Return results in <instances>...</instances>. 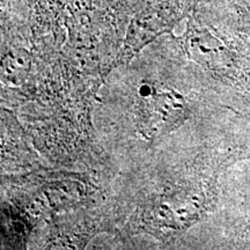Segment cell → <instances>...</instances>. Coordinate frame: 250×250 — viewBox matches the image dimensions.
<instances>
[{
	"label": "cell",
	"instance_id": "3",
	"mask_svg": "<svg viewBox=\"0 0 250 250\" xmlns=\"http://www.w3.org/2000/svg\"><path fill=\"white\" fill-rule=\"evenodd\" d=\"M30 66L31 57L26 50H9L2 59V79L13 85H19L26 79Z\"/></svg>",
	"mask_w": 250,
	"mask_h": 250
},
{
	"label": "cell",
	"instance_id": "1",
	"mask_svg": "<svg viewBox=\"0 0 250 250\" xmlns=\"http://www.w3.org/2000/svg\"><path fill=\"white\" fill-rule=\"evenodd\" d=\"M186 100L176 89L144 81L136 100L137 126L148 140H154L181 126L187 120Z\"/></svg>",
	"mask_w": 250,
	"mask_h": 250
},
{
	"label": "cell",
	"instance_id": "2",
	"mask_svg": "<svg viewBox=\"0 0 250 250\" xmlns=\"http://www.w3.org/2000/svg\"><path fill=\"white\" fill-rule=\"evenodd\" d=\"M167 29V21L158 14H142L133 19L126 36V48L138 52L143 46Z\"/></svg>",
	"mask_w": 250,
	"mask_h": 250
}]
</instances>
